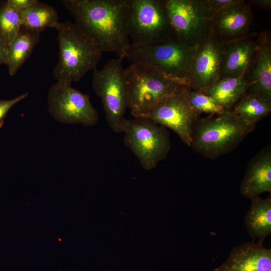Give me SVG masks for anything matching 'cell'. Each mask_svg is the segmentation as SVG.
<instances>
[{"label":"cell","instance_id":"obj_1","mask_svg":"<svg viewBox=\"0 0 271 271\" xmlns=\"http://www.w3.org/2000/svg\"><path fill=\"white\" fill-rule=\"evenodd\" d=\"M75 24L101 52L123 59L130 45L127 34L129 0H63Z\"/></svg>","mask_w":271,"mask_h":271},{"label":"cell","instance_id":"obj_2","mask_svg":"<svg viewBox=\"0 0 271 271\" xmlns=\"http://www.w3.org/2000/svg\"><path fill=\"white\" fill-rule=\"evenodd\" d=\"M55 29L59 52L52 74L57 82H76L97 69L102 53L74 23L60 22Z\"/></svg>","mask_w":271,"mask_h":271},{"label":"cell","instance_id":"obj_3","mask_svg":"<svg viewBox=\"0 0 271 271\" xmlns=\"http://www.w3.org/2000/svg\"><path fill=\"white\" fill-rule=\"evenodd\" d=\"M255 126L232 110L211 115L195 122L190 147L205 157L214 159L234 150Z\"/></svg>","mask_w":271,"mask_h":271},{"label":"cell","instance_id":"obj_4","mask_svg":"<svg viewBox=\"0 0 271 271\" xmlns=\"http://www.w3.org/2000/svg\"><path fill=\"white\" fill-rule=\"evenodd\" d=\"M124 76L127 106L134 117H144L157 104L185 86L141 63H131L124 69Z\"/></svg>","mask_w":271,"mask_h":271},{"label":"cell","instance_id":"obj_5","mask_svg":"<svg viewBox=\"0 0 271 271\" xmlns=\"http://www.w3.org/2000/svg\"><path fill=\"white\" fill-rule=\"evenodd\" d=\"M197 44L172 40L140 46L129 45L123 58L131 63L149 65L168 78L186 86Z\"/></svg>","mask_w":271,"mask_h":271},{"label":"cell","instance_id":"obj_6","mask_svg":"<svg viewBox=\"0 0 271 271\" xmlns=\"http://www.w3.org/2000/svg\"><path fill=\"white\" fill-rule=\"evenodd\" d=\"M127 34L135 46L176 40L164 1L129 0Z\"/></svg>","mask_w":271,"mask_h":271},{"label":"cell","instance_id":"obj_7","mask_svg":"<svg viewBox=\"0 0 271 271\" xmlns=\"http://www.w3.org/2000/svg\"><path fill=\"white\" fill-rule=\"evenodd\" d=\"M122 132L124 144L144 169H154L167 156L171 145L169 133L154 121L146 117L125 119Z\"/></svg>","mask_w":271,"mask_h":271},{"label":"cell","instance_id":"obj_8","mask_svg":"<svg viewBox=\"0 0 271 271\" xmlns=\"http://www.w3.org/2000/svg\"><path fill=\"white\" fill-rule=\"evenodd\" d=\"M122 59L108 61L101 69L94 71L92 87L102 101L108 124L115 132H122L125 119L127 91Z\"/></svg>","mask_w":271,"mask_h":271},{"label":"cell","instance_id":"obj_9","mask_svg":"<svg viewBox=\"0 0 271 271\" xmlns=\"http://www.w3.org/2000/svg\"><path fill=\"white\" fill-rule=\"evenodd\" d=\"M47 104L50 115L62 123L91 126L99 119L89 95L73 88L71 84L57 81L52 85L48 90Z\"/></svg>","mask_w":271,"mask_h":271},{"label":"cell","instance_id":"obj_10","mask_svg":"<svg viewBox=\"0 0 271 271\" xmlns=\"http://www.w3.org/2000/svg\"><path fill=\"white\" fill-rule=\"evenodd\" d=\"M164 4L177 41L196 44L209 34L212 17L204 0H165Z\"/></svg>","mask_w":271,"mask_h":271},{"label":"cell","instance_id":"obj_11","mask_svg":"<svg viewBox=\"0 0 271 271\" xmlns=\"http://www.w3.org/2000/svg\"><path fill=\"white\" fill-rule=\"evenodd\" d=\"M185 86L179 93L155 106L144 117L170 128L190 147L193 126L200 115L190 106L185 94Z\"/></svg>","mask_w":271,"mask_h":271},{"label":"cell","instance_id":"obj_12","mask_svg":"<svg viewBox=\"0 0 271 271\" xmlns=\"http://www.w3.org/2000/svg\"><path fill=\"white\" fill-rule=\"evenodd\" d=\"M223 43L209 32L200 41L192 59L186 86L199 91L220 79Z\"/></svg>","mask_w":271,"mask_h":271},{"label":"cell","instance_id":"obj_13","mask_svg":"<svg viewBox=\"0 0 271 271\" xmlns=\"http://www.w3.org/2000/svg\"><path fill=\"white\" fill-rule=\"evenodd\" d=\"M249 84L246 93L261 100L271 101V37L263 32L255 40V45L243 73Z\"/></svg>","mask_w":271,"mask_h":271},{"label":"cell","instance_id":"obj_14","mask_svg":"<svg viewBox=\"0 0 271 271\" xmlns=\"http://www.w3.org/2000/svg\"><path fill=\"white\" fill-rule=\"evenodd\" d=\"M253 17L251 7L247 2L235 0L213 17L210 33L222 43L243 38L249 34Z\"/></svg>","mask_w":271,"mask_h":271},{"label":"cell","instance_id":"obj_15","mask_svg":"<svg viewBox=\"0 0 271 271\" xmlns=\"http://www.w3.org/2000/svg\"><path fill=\"white\" fill-rule=\"evenodd\" d=\"M213 271H271V250L261 242L242 243L234 246L227 259Z\"/></svg>","mask_w":271,"mask_h":271},{"label":"cell","instance_id":"obj_16","mask_svg":"<svg viewBox=\"0 0 271 271\" xmlns=\"http://www.w3.org/2000/svg\"><path fill=\"white\" fill-rule=\"evenodd\" d=\"M240 192L252 199L264 192H271V149H262L249 162L241 183Z\"/></svg>","mask_w":271,"mask_h":271},{"label":"cell","instance_id":"obj_17","mask_svg":"<svg viewBox=\"0 0 271 271\" xmlns=\"http://www.w3.org/2000/svg\"><path fill=\"white\" fill-rule=\"evenodd\" d=\"M254 34L223 43L220 79L243 74L253 51Z\"/></svg>","mask_w":271,"mask_h":271},{"label":"cell","instance_id":"obj_18","mask_svg":"<svg viewBox=\"0 0 271 271\" xmlns=\"http://www.w3.org/2000/svg\"><path fill=\"white\" fill-rule=\"evenodd\" d=\"M251 200L244 219L245 225L252 242L257 239L258 242L262 243L271 233V196L265 199L256 196Z\"/></svg>","mask_w":271,"mask_h":271},{"label":"cell","instance_id":"obj_19","mask_svg":"<svg viewBox=\"0 0 271 271\" xmlns=\"http://www.w3.org/2000/svg\"><path fill=\"white\" fill-rule=\"evenodd\" d=\"M249 87V83L242 75L220 79L213 85L199 91L210 96L225 109L230 111Z\"/></svg>","mask_w":271,"mask_h":271},{"label":"cell","instance_id":"obj_20","mask_svg":"<svg viewBox=\"0 0 271 271\" xmlns=\"http://www.w3.org/2000/svg\"><path fill=\"white\" fill-rule=\"evenodd\" d=\"M40 40V33L22 27L14 40L8 45V72L14 76L31 56Z\"/></svg>","mask_w":271,"mask_h":271},{"label":"cell","instance_id":"obj_21","mask_svg":"<svg viewBox=\"0 0 271 271\" xmlns=\"http://www.w3.org/2000/svg\"><path fill=\"white\" fill-rule=\"evenodd\" d=\"M20 13L22 26L37 33L48 28L56 29L60 23L56 10L45 3L38 2Z\"/></svg>","mask_w":271,"mask_h":271},{"label":"cell","instance_id":"obj_22","mask_svg":"<svg viewBox=\"0 0 271 271\" xmlns=\"http://www.w3.org/2000/svg\"><path fill=\"white\" fill-rule=\"evenodd\" d=\"M231 110L245 121L256 124L270 113L271 101L261 100L246 93Z\"/></svg>","mask_w":271,"mask_h":271},{"label":"cell","instance_id":"obj_23","mask_svg":"<svg viewBox=\"0 0 271 271\" xmlns=\"http://www.w3.org/2000/svg\"><path fill=\"white\" fill-rule=\"evenodd\" d=\"M22 27L21 13L0 1V35L8 45L14 40Z\"/></svg>","mask_w":271,"mask_h":271},{"label":"cell","instance_id":"obj_24","mask_svg":"<svg viewBox=\"0 0 271 271\" xmlns=\"http://www.w3.org/2000/svg\"><path fill=\"white\" fill-rule=\"evenodd\" d=\"M185 94L190 107L199 115L205 113L220 115L227 111L210 96L189 87H186Z\"/></svg>","mask_w":271,"mask_h":271},{"label":"cell","instance_id":"obj_25","mask_svg":"<svg viewBox=\"0 0 271 271\" xmlns=\"http://www.w3.org/2000/svg\"><path fill=\"white\" fill-rule=\"evenodd\" d=\"M28 95L29 93L26 92L10 99H0V128L3 127L4 119L10 110L16 104L26 98Z\"/></svg>","mask_w":271,"mask_h":271},{"label":"cell","instance_id":"obj_26","mask_svg":"<svg viewBox=\"0 0 271 271\" xmlns=\"http://www.w3.org/2000/svg\"><path fill=\"white\" fill-rule=\"evenodd\" d=\"M235 0H204L208 12L213 17L224 8L233 3Z\"/></svg>","mask_w":271,"mask_h":271},{"label":"cell","instance_id":"obj_27","mask_svg":"<svg viewBox=\"0 0 271 271\" xmlns=\"http://www.w3.org/2000/svg\"><path fill=\"white\" fill-rule=\"evenodd\" d=\"M7 2L12 8L21 12L33 6L39 1L37 0H7Z\"/></svg>","mask_w":271,"mask_h":271},{"label":"cell","instance_id":"obj_28","mask_svg":"<svg viewBox=\"0 0 271 271\" xmlns=\"http://www.w3.org/2000/svg\"><path fill=\"white\" fill-rule=\"evenodd\" d=\"M8 44L0 35V64L7 63Z\"/></svg>","mask_w":271,"mask_h":271},{"label":"cell","instance_id":"obj_29","mask_svg":"<svg viewBox=\"0 0 271 271\" xmlns=\"http://www.w3.org/2000/svg\"><path fill=\"white\" fill-rule=\"evenodd\" d=\"M251 7L252 6L259 9L270 10L271 8L270 0H251L247 2Z\"/></svg>","mask_w":271,"mask_h":271}]
</instances>
